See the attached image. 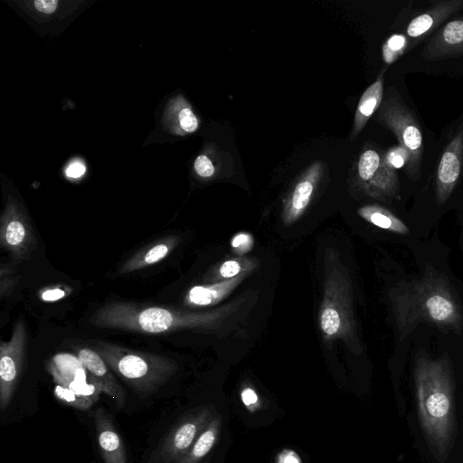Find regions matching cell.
<instances>
[{
  "label": "cell",
  "mask_w": 463,
  "mask_h": 463,
  "mask_svg": "<svg viewBox=\"0 0 463 463\" xmlns=\"http://www.w3.org/2000/svg\"><path fill=\"white\" fill-rule=\"evenodd\" d=\"M253 245V239L250 234L241 232L236 234L232 240V247L238 254L248 252Z\"/></svg>",
  "instance_id": "28"
},
{
  "label": "cell",
  "mask_w": 463,
  "mask_h": 463,
  "mask_svg": "<svg viewBox=\"0 0 463 463\" xmlns=\"http://www.w3.org/2000/svg\"><path fill=\"white\" fill-rule=\"evenodd\" d=\"M408 38L402 33L391 35L383 45V59L386 64H392L402 56L408 48Z\"/></svg>",
  "instance_id": "23"
},
{
  "label": "cell",
  "mask_w": 463,
  "mask_h": 463,
  "mask_svg": "<svg viewBox=\"0 0 463 463\" xmlns=\"http://www.w3.org/2000/svg\"><path fill=\"white\" fill-rule=\"evenodd\" d=\"M222 424V418L216 414L200 434L188 451L175 463H199L215 446Z\"/></svg>",
  "instance_id": "21"
},
{
  "label": "cell",
  "mask_w": 463,
  "mask_h": 463,
  "mask_svg": "<svg viewBox=\"0 0 463 463\" xmlns=\"http://www.w3.org/2000/svg\"><path fill=\"white\" fill-rule=\"evenodd\" d=\"M276 463H302L299 456L292 449L282 450L276 458Z\"/></svg>",
  "instance_id": "32"
},
{
  "label": "cell",
  "mask_w": 463,
  "mask_h": 463,
  "mask_svg": "<svg viewBox=\"0 0 463 463\" xmlns=\"http://www.w3.org/2000/svg\"><path fill=\"white\" fill-rule=\"evenodd\" d=\"M27 329L23 317L13 326L8 341H0V411L7 409L23 374L27 350Z\"/></svg>",
  "instance_id": "9"
},
{
  "label": "cell",
  "mask_w": 463,
  "mask_h": 463,
  "mask_svg": "<svg viewBox=\"0 0 463 463\" xmlns=\"http://www.w3.org/2000/svg\"><path fill=\"white\" fill-rule=\"evenodd\" d=\"M58 2L55 0L34 1L35 8L44 14H52L55 11Z\"/></svg>",
  "instance_id": "33"
},
{
  "label": "cell",
  "mask_w": 463,
  "mask_h": 463,
  "mask_svg": "<svg viewBox=\"0 0 463 463\" xmlns=\"http://www.w3.org/2000/svg\"><path fill=\"white\" fill-rule=\"evenodd\" d=\"M463 165V134L458 133L445 148L436 173V198L443 204L452 194Z\"/></svg>",
  "instance_id": "12"
},
{
  "label": "cell",
  "mask_w": 463,
  "mask_h": 463,
  "mask_svg": "<svg viewBox=\"0 0 463 463\" xmlns=\"http://www.w3.org/2000/svg\"><path fill=\"white\" fill-rule=\"evenodd\" d=\"M97 440L104 463H127L124 442L114 425L111 415L102 407L93 414Z\"/></svg>",
  "instance_id": "14"
},
{
  "label": "cell",
  "mask_w": 463,
  "mask_h": 463,
  "mask_svg": "<svg viewBox=\"0 0 463 463\" xmlns=\"http://www.w3.org/2000/svg\"><path fill=\"white\" fill-rule=\"evenodd\" d=\"M213 418L211 406L194 409L179 419L161 444L151 454L148 463H175L193 446Z\"/></svg>",
  "instance_id": "8"
},
{
  "label": "cell",
  "mask_w": 463,
  "mask_h": 463,
  "mask_svg": "<svg viewBox=\"0 0 463 463\" xmlns=\"http://www.w3.org/2000/svg\"><path fill=\"white\" fill-rule=\"evenodd\" d=\"M375 118L394 134L399 145L406 150L409 155L406 173L411 179L417 178L420 172L423 140L411 110L399 97L389 95L383 100Z\"/></svg>",
  "instance_id": "6"
},
{
  "label": "cell",
  "mask_w": 463,
  "mask_h": 463,
  "mask_svg": "<svg viewBox=\"0 0 463 463\" xmlns=\"http://www.w3.org/2000/svg\"><path fill=\"white\" fill-rule=\"evenodd\" d=\"M76 354L89 373L99 383L102 392L109 396L118 409L126 404L127 392L118 383L101 355L93 348L77 346Z\"/></svg>",
  "instance_id": "13"
},
{
  "label": "cell",
  "mask_w": 463,
  "mask_h": 463,
  "mask_svg": "<svg viewBox=\"0 0 463 463\" xmlns=\"http://www.w3.org/2000/svg\"><path fill=\"white\" fill-rule=\"evenodd\" d=\"M109 367L140 397L157 392L176 373L177 363L162 354L130 349L106 341L92 344Z\"/></svg>",
  "instance_id": "4"
},
{
  "label": "cell",
  "mask_w": 463,
  "mask_h": 463,
  "mask_svg": "<svg viewBox=\"0 0 463 463\" xmlns=\"http://www.w3.org/2000/svg\"><path fill=\"white\" fill-rule=\"evenodd\" d=\"M398 336L405 339L420 324L460 333L463 311L447 278L431 267L421 277L402 281L390 292Z\"/></svg>",
  "instance_id": "1"
},
{
  "label": "cell",
  "mask_w": 463,
  "mask_h": 463,
  "mask_svg": "<svg viewBox=\"0 0 463 463\" xmlns=\"http://www.w3.org/2000/svg\"><path fill=\"white\" fill-rule=\"evenodd\" d=\"M357 213L366 222L381 229L402 235L409 233L408 226L383 206L377 204L364 205L358 209Z\"/></svg>",
  "instance_id": "22"
},
{
  "label": "cell",
  "mask_w": 463,
  "mask_h": 463,
  "mask_svg": "<svg viewBox=\"0 0 463 463\" xmlns=\"http://www.w3.org/2000/svg\"><path fill=\"white\" fill-rule=\"evenodd\" d=\"M244 271H249V268H244L241 262L238 260H230L220 266L218 269V276L228 279L234 278Z\"/></svg>",
  "instance_id": "26"
},
{
  "label": "cell",
  "mask_w": 463,
  "mask_h": 463,
  "mask_svg": "<svg viewBox=\"0 0 463 463\" xmlns=\"http://www.w3.org/2000/svg\"><path fill=\"white\" fill-rule=\"evenodd\" d=\"M180 238L166 236L137 251L118 269V275H125L154 265L165 258L179 244Z\"/></svg>",
  "instance_id": "18"
},
{
  "label": "cell",
  "mask_w": 463,
  "mask_h": 463,
  "mask_svg": "<svg viewBox=\"0 0 463 463\" xmlns=\"http://www.w3.org/2000/svg\"><path fill=\"white\" fill-rule=\"evenodd\" d=\"M429 60L463 55V18L452 20L437 30L423 48Z\"/></svg>",
  "instance_id": "15"
},
{
  "label": "cell",
  "mask_w": 463,
  "mask_h": 463,
  "mask_svg": "<svg viewBox=\"0 0 463 463\" xmlns=\"http://www.w3.org/2000/svg\"><path fill=\"white\" fill-rule=\"evenodd\" d=\"M325 296L320 309L321 330L327 338L354 336L350 285L336 267L326 271Z\"/></svg>",
  "instance_id": "7"
},
{
  "label": "cell",
  "mask_w": 463,
  "mask_h": 463,
  "mask_svg": "<svg viewBox=\"0 0 463 463\" xmlns=\"http://www.w3.org/2000/svg\"><path fill=\"white\" fill-rule=\"evenodd\" d=\"M462 9L463 0L435 2L427 11L411 20L406 33L412 40H421Z\"/></svg>",
  "instance_id": "16"
},
{
  "label": "cell",
  "mask_w": 463,
  "mask_h": 463,
  "mask_svg": "<svg viewBox=\"0 0 463 463\" xmlns=\"http://www.w3.org/2000/svg\"><path fill=\"white\" fill-rule=\"evenodd\" d=\"M241 401L246 407L253 410L258 405L259 397L253 389L247 387L241 392Z\"/></svg>",
  "instance_id": "31"
},
{
  "label": "cell",
  "mask_w": 463,
  "mask_h": 463,
  "mask_svg": "<svg viewBox=\"0 0 463 463\" xmlns=\"http://www.w3.org/2000/svg\"><path fill=\"white\" fill-rule=\"evenodd\" d=\"M179 123L184 131L192 133L198 128V119L192 109L188 107L184 108L179 112Z\"/></svg>",
  "instance_id": "27"
},
{
  "label": "cell",
  "mask_w": 463,
  "mask_h": 463,
  "mask_svg": "<svg viewBox=\"0 0 463 463\" xmlns=\"http://www.w3.org/2000/svg\"><path fill=\"white\" fill-rule=\"evenodd\" d=\"M223 316V310L194 313L162 306L111 301L90 317L91 326L142 334H165L180 330L209 328Z\"/></svg>",
  "instance_id": "3"
},
{
  "label": "cell",
  "mask_w": 463,
  "mask_h": 463,
  "mask_svg": "<svg viewBox=\"0 0 463 463\" xmlns=\"http://www.w3.org/2000/svg\"><path fill=\"white\" fill-rule=\"evenodd\" d=\"M356 176L358 184L370 197L380 200L399 198V177L390 168L381 155L374 149L364 150L357 162Z\"/></svg>",
  "instance_id": "10"
},
{
  "label": "cell",
  "mask_w": 463,
  "mask_h": 463,
  "mask_svg": "<svg viewBox=\"0 0 463 463\" xmlns=\"http://www.w3.org/2000/svg\"><path fill=\"white\" fill-rule=\"evenodd\" d=\"M249 271L210 285H198L191 288L184 296V303L189 307H208L227 297L245 278Z\"/></svg>",
  "instance_id": "19"
},
{
  "label": "cell",
  "mask_w": 463,
  "mask_h": 463,
  "mask_svg": "<svg viewBox=\"0 0 463 463\" xmlns=\"http://www.w3.org/2000/svg\"><path fill=\"white\" fill-rule=\"evenodd\" d=\"M383 160L385 164L392 169H400L406 167L409 162V155L406 150L400 145L391 147L384 155Z\"/></svg>",
  "instance_id": "25"
},
{
  "label": "cell",
  "mask_w": 463,
  "mask_h": 463,
  "mask_svg": "<svg viewBox=\"0 0 463 463\" xmlns=\"http://www.w3.org/2000/svg\"><path fill=\"white\" fill-rule=\"evenodd\" d=\"M0 244L12 262L29 260L37 247V238L31 221L14 204L8 205L0 220Z\"/></svg>",
  "instance_id": "11"
},
{
  "label": "cell",
  "mask_w": 463,
  "mask_h": 463,
  "mask_svg": "<svg viewBox=\"0 0 463 463\" xmlns=\"http://www.w3.org/2000/svg\"><path fill=\"white\" fill-rule=\"evenodd\" d=\"M194 169L202 177H211L215 172L213 162L205 155L197 156L194 161Z\"/></svg>",
  "instance_id": "29"
},
{
  "label": "cell",
  "mask_w": 463,
  "mask_h": 463,
  "mask_svg": "<svg viewBox=\"0 0 463 463\" xmlns=\"http://www.w3.org/2000/svg\"><path fill=\"white\" fill-rule=\"evenodd\" d=\"M413 379L419 420L435 458L443 461L455 436L453 377L447 355L431 358L424 350L416 354Z\"/></svg>",
  "instance_id": "2"
},
{
  "label": "cell",
  "mask_w": 463,
  "mask_h": 463,
  "mask_svg": "<svg viewBox=\"0 0 463 463\" xmlns=\"http://www.w3.org/2000/svg\"><path fill=\"white\" fill-rule=\"evenodd\" d=\"M383 98V72L363 93L354 115L351 140L363 130L369 118L379 109Z\"/></svg>",
  "instance_id": "20"
},
{
  "label": "cell",
  "mask_w": 463,
  "mask_h": 463,
  "mask_svg": "<svg viewBox=\"0 0 463 463\" xmlns=\"http://www.w3.org/2000/svg\"><path fill=\"white\" fill-rule=\"evenodd\" d=\"M66 288L61 287L49 288L40 292V298L43 301H56L64 298L70 293Z\"/></svg>",
  "instance_id": "30"
},
{
  "label": "cell",
  "mask_w": 463,
  "mask_h": 463,
  "mask_svg": "<svg viewBox=\"0 0 463 463\" xmlns=\"http://www.w3.org/2000/svg\"><path fill=\"white\" fill-rule=\"evenodd\" d=\"M321 173V163H314L297 183L284 205L283 220L286 224L295 222L304 213L310 203Z\"/></svg>",
  "instance_id": "17"
},
{
  "label": "cell",
  "mask_w": 463,
  "mask_h": 463,
  "mask_svg": "<svg viewBox=\"0 0 463 463\" xmlns=\"http://www.w3.org/2000/svg\"><path fill=\"white\" fill-rule=\"evenodd\" d=\"M48 370L56 383L55 396L70 406L86 410L102 392L99 383L89 373L77 356L55 355L49 362Z\"/></svg>",
  "instance_id": "5"
},
{
  "label": "cell",
  "mask_w": 463,
  "mask_h": 463,
  "mask_svg": "<svg viewBox=\"0 0 463 463\" xmlns=\"http://www.w3.org/2000/svg\"><path fill=\"white\" fill-rule=\"evenodd\" d=\"M85 166L80 162L71 164L66 169V175L69 177L79 178L85 173Z\"/></svg>",
  "instance_id": "34"
},
{
  "label": "cell",
  "mask_w": 463,
  "mask_h": 463,
  "mask_svg": "<svg viewBox=\"0 0 463 463\" xmlns=\"http://www.w3.org/2000/svg\"><path fill=\"white\" fill-rule=\"evenodd\" d=\"M17 264L2 263L0 266V297L5 298L10 296L17 286L20 276Z\"/></svg>",
  "instance_id": "24"
}]
</instances>
